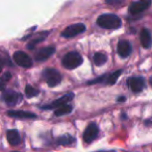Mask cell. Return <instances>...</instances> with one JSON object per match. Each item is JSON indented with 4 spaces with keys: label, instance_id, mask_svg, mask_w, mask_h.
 Returning a JSON list of instances; mask_svg holds the SVG:
<instances>
[{
    "label": "cell",
    "instance_id": "7a4b0ae2",
    "mask_svg": "<svg viewBox=\"0 0 152 152\" xmlns=\"http://www.w3.org/2000/svg\"><path fill=\"white\" fill-rule=\"evenodd\" d=\"M83 64V57L77 52H69L64 56L63 66L68 70L76 69Z\"/></svg>",
    "mask_w": 152,
    "mask_h": 152
},
{
    "label": "cell",
    "instance_id": "9a60e30c",
    "mask_svg": "<svg viewBox=\"0 0 152 152\" xmlns=\"http://www.w3.org/2000/svg\"><path fill=\"white\" fill-rule=\"evenodd\" d=\"M7 115L10 117H13V118H17V119H34L37 117L32 113L24 112V110H9Z\"/></svg>",
    "mask_w": 152,
    "mask_h": 152
},
{
    "label": "cell",
    "instance_id": "ffe728a7",
    "mask_svg": "<svg viewBox=\"0 0 152 152\" xmlns=\"http://www.w3.org/2000/svg\"><path fill=\"white\" fill-rule=\"evenodd\" d=\"M121 73H122V70L115 71L114 73H112L110 76H107V77H106L105 83H107V85H115V83H116V81L118 80V78L120 77Z\"/></svg>",
    "mask_w": 152,
    "mask_h": 152
},
{
    "label": "cell",
    "instance_id": "ac0fdd59",
    "mask_svg": "<svg viewBox=\"0 0 152 152\" xmlns=\"http://www.w3.org/2000/svg\"><path fill=\"white\" fill-rule=\"evenodd\" d=\"M72 110H73V107H72L71 105H69V104H65V105L56 108V110H55V112H54V115L56 117L65 116V115L70 114V113L72 112Z\"/></svg>",
    "mask_w": 152,
    "mask_h": 152
},
{
    "label": "cell",
    "instance_id": "9c48e42d",
    "mask_svg": "<svg viewBox=\"0 0 152 152\" xmlns=\"http://www.w3.org/2000/svg\"><path fill=\"white\" fill-rule=\"evenodd\" d=\"M98 133H99V128L95 123H91L89 126L86 128L85 132H83V141L86 143H91L93 142L96 137H98Z\"/></svg>",
    "mask_w": 152,
    "mask_h": 152
},
{
    "label": "cell",
    "instance_id": "5bb4252c",
    "mask_svg": "<svg viewBox=\"0 0 152 152\" xmlns=\"http://www.w3.org/2000/svg\"><path fill=\"white\" fill-rule=\"evenodd\" d=\"M7 139L9 141L10 145L12 146H17L21 143V137L18 130L16 129H10L7 132Z\"/></svg>",
    "mask_w": 152,
    "mask_h": 152
},
{
    "label": "cell",
    "instance_id": "cb8c5ba5",
    "mask_svg": "<svg viewBox=\"0 0 152 152\" xmlns=\"http://www.w3.org/2000/svg\"><path fill=\"white\" fill-rule=\"evenodd\" d=\"M3 69V63L1 61H0V73H1V71H2Z\"/></svg>",
    "mask_w": 152,
    "mask_h": 152
},
{
    "label": "cell",
    "instance_id": "d6986e66",
    "mask_svg": "<svg viewBox=\"0 0 152 152\" xmlns=\"http://www.w3.org/2000/svg\"><path fill=\"white\" fill-rule=\"evenodd\" d=\"M107 61V56H106L104 53L102 52H97L95 55H94V63L97 66H102L106 63Z\"/></svg>",
    "mask_w": 152,
    "mask_h": 152
},
{
    "label": "cell",
    "instance_id": "52a82bcc",
    "mask_svg": "<svg viewBox=\"0 0 152 152\" xmlns=\"http://www.w3.org/2000/svg\"><path fill=\"white\" fill-rule=\"evenodd\" d=\"M14 61L17 65L23 68H30L32 66V59L23 51H17L14 53Z\"/></svg>",
    "mask_w": 152,
    "mask_h": 152
},
{
    "label": "cell",
    "instance_id": "7c38bea8",
    "mask_svg": "<svg viewBox=\"0 0 152 152\" xmlns=\"http://www.w3.org/2000/svg\"><path fill=\"white\" fill-rule=\"evenodd\" d=\"M140 40H141L142 46L145 49H149L152 46V37L150 31L147 28H142L140 32Z\"/></svg>",
    "mask_w": 152,
    "mask_h": 152
},
{
    "label": "cell",
    "instance_id": "83f0119b",
    "mask_svg": "<svg viewBox=\"0 0 152 152\" xmlns=\"http://www.w3.org/2000/svg\"><path fill=\"white\" fill-rule=\"evenodd\" d=\"M13 152H19V151H13Z\"/></svg>",
    "mask_w": 152,
    "mask_h": 152
},
{
    "label": "cell",
    "instance_id": "44dd1931",
    "mask_svg": "<svg viewBox=\"0 0 152 152\" xmlns=\"http://www.w3.org/2000/svg\"><path fill=\"white\" fill-rule=\"evenodd\" d=\"M11 78L12 75L10 72H7V73H4L1 76V78H0V91H5V85Z\"/></svg>",
    "mask_w": 152,
    "mask_h": 152
},
{
    "label": "cell",
    "instance_id": "4fadbf2b",
    "mask_svg": "<svg viewBox=\"0 0 152 152\" xmlns=\"http://www.w3.org/2000/svg\"><path fill=\"white\" fill-rule=\"evenodd\" d=\"M55 52L54 47H45V48H42L36 53L34 57L38 61H46L48 59L53 53Z\"/></svg>",
    "mask_w": 152,
    "mask_h": 152
},
{
    "label": "cell",
    "instance_id": "3957f363",
    "mask_svg": "<svg viewBox=\"0 0 152 152\" xmlns=\"http://www.w3.org/2000/svg\"><path fill=\"white\" fill-rule=\"evenodd\" d=\"M43 78L46 80L49 87L53 88L59 85L61 81V75L54 69H46L43 71Z\"/></svg>",
    "mask_w": 152,
    "mask_h": 152
},
{
    "label": "cell",
    "instance_id": "484cf974",
    "mask_svg": "<svg viewBox=\"0 0 152 152\" xmlns=\"http://www.w3.org/2000/svg\"><path fill=\"white\" fill-rule=\"evenodd\" d=\"M149 83H150V85H151V87H152V77H151V78H150Z\"/></svg>",
    "mask_w": 152,
    "mask_h": 152
},
{
    "label": "cell",
    "instance_id": "7402d4cb",
    "mask_svg": "<svg viewBox=\"0 0 152 152\" xmlns=\"http://www.w3.org/2000/svg\"><path fill=\"white\" fill-rule=\"evenodd\" d=\"M25 94L27 97H34V96L39 95V91L36 89V88L31 87V86H26L25 88Z\"/></svg>",
    "mask_w": 152,
    "mask_h": 152
},
{
    "label": "cell",
    "instance_id": "e0dca14e",
    "mask_svg": "<svg viewBox=\"0 0 152 152\" xmlns=\"http://www.w3.org/2000/svg\"><path fill=\"white\" fill-rule=\"evenodd\" d=\"M48 34H49L48 31H44V32H42V34H38V36H37V38L32 39V40L30 41V43L27 45V48L28 49H34V47H36L37 44H39L40 42H42V41L44 40L47 36H48Z\"/></svg>",
    "mask_w": 152,
    "mask_h": 152
},
{
    "label": "cell",
    "instance_id": "277c9868",
    "mask_svg": "<svg viewBox=\"0 0 152 152\" xmlns=\"http://www.w3.org/2000/svg\"><path fill=\"white\" fill-rule=\"evenodd\" d=\"M86 30V26L83 23H77V24H73V25H70L68 27H66L65 29L61 32V37L64 38H74V37L78 36V34H83Z\"/></svg>",
    "mask_w": 152,
    "mask_h": 152
},
{
    "label": "cell",
    "instance_id": "6da1fadb",
    "mask_svg": "<svg viewBox=\"0 0 152 152\" xmlns=\"http://www.w3.org/2000/svg\"><path fill=\"white\" fill-rule=\"evenodd\" d=\"M97 24L105 29H116L121 26V19L114 14H103L97 19Z\"/></svg>",
    "mask_w": 152,
    "mask_h": 152
},
{
    "label": "cell",
    "instance_id": "603a6c76",
    "mask_svg": "<svg viewBox=\"0 0 152 152\" xmlns=\"http://www.w3.org/2000/svg\"><path fill=\"white\" fill-rule=\"evenodd\" d=\"M105 2L110 5H120L124 2V0H105Z\"/></svg>",
    "mask_w": 152,
    "mask_h": 152
},
{
    "label": "cell",
    "instance_id": "d4e9b609",
    "mask_svg": "<svg viewBox=\"0 0 152 152\" xmlns=\"http://www.w3.org/2000/svg\"><path fill=\"white\" fill-rule=\"evenodd\" d=\"M119 101H125V98H124V97H121V98H119Z\"/></svg>",
    "mask_w": 152,
    "mask_h": 152
},
{
    "label": "cell",
    "instance_id": "8992f818",
    "mask_svg": "<svg viewBox=\"0 0 152 152\" xmlns=\"http://www.w3.org/2000/svg\"><path fill=\"white\" fill-rule=\"evenodd\" d=\"M2 99L9 106H15L16 104H18L21 101L22 96L16 91L9 90V91H4L2 95Z\"/></svg>",
    "mask_w": 152,
    "mask_h": 152
},
{
    "label": "cell",
    "instance_id": "4316f807",
    "mask_svg": "<svg viewBox=\"0 0 152 152\" xmlns=\"http://www.w3.org/2000/svg\"><path fill=\"white\" fill-rule=\"evenodd\" d=\"M99 152H116V151H99Z\"/></svg>",
    "mask_w": 152,
    "mask_h": 152
},
{
    "label": "cell",
    "instance_id": "ba28073f",
    "mask_svg": "<svg viewBox=\"0 0 152 152\" xmlns=\"http://www.w3.org/2000/svg\"><path fill=\"white\" fill-rule=\"evenodd\" d=\"M74 98V94L73 93H68L66 94V95H64L63 97H61L59 99L55 100V101L51 102V103L47 104V105H44L42 106L43 110H52V108H58L61 107V106L65 105V104H67L69 101H71L72 99Z\"/></svg>",
    "mask_w": 152,
    "mask_h": 152
},
{
    "label": "cell",
    "instance_id": "2e32d148",
    "mask_svg": "<svg viewBox=\"0 0 152 152\" xmlns=\"http://www.w3.org/2000/svg\"><path fill=\"white\" fill-rule=\"evenodd\" d=\"M74 142H75V139L70 134H64L56 140L57 145H61V146H70V145H72Z\"/></svg>",
    "mask_w": 152,
    "mask_h": 152
},
{
    "label": "cell",
    "instance_id": "8fae6325",
    "mask_svg": "<svg viewBox=\"0 0 152 152\" xmlns=\"http://www.w3.org/2000/svg\"><path fill=\"white\" fill-rule=\"evenodd\" d=\"M131 44L126 40H122L118 43V53L121 57L125 58V57H128L131 53Z\"/></svg>",
    "mask_w": 152,
    "mask_h": 152
},
{
    "label": "cell",
    "instance_id": "5b68a950",
    "mask_svg": "<svg viewBox=\"0 0 152 152\" xmlns=\"http://www.w3.org/2000/svg\"><path fill=\"white\" fill-rule=\"evenodd\" d=\"M151 3H152V0H139V1L132 2L129 5V14L130 15L141 14L142 12L147 10L151 5Z\"/></svg>",
    "mask_w": 152,
    "mask_h": 152
},
{
    "label": "cell",
    "instance_id": "30bf717a",
    "mask_svg": "<svg viewBox=\"0 0 152 152\" xmlns=\"http://www.w3.org/2000/svg\"><path fill=\"white\" fill-rule=\"evenodd\" d=\"M128 87L134 93H140L145 88V79L143 77H130L127 80Z\"/></svg>",
    "mask_w": 152,
    "mask_h": 152
}]
</instances>
